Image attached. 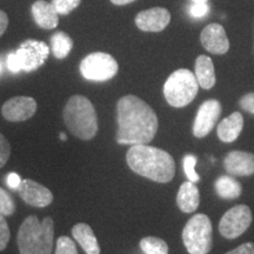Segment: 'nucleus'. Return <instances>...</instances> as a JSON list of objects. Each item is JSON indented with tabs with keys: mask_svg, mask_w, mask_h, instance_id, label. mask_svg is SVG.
<instances>
[{
	"mask_svg": "<svg viewBox=\"0 0 254 254\" xmlns=\"http://www.w3.org/2000/svg\"><path fill=\"white\" fill-rule=\"evenodd\" d=\"M118 131L116 140L120 145H145L153 140L158 131V117L140 98L128 94L117 104Z\"/></svg>",
	"mask_w": 254,
	"mask_h": 254,
	"instance_id": "f257e3e1",
	"label": "nucleus"
},
{
	"mask_svg": "<svg viewBox=\"0 0 254 254\" xmlns=\"http://www.w3.org/2000/svg\"><path fill=\"white\" fill-rule=\"evenodd\" d=\"M128 167L155 183H168L176 174V163L166 151L148 145H133L126 154Z\"/></svg>",
	"mask_w": 254,
	"mask_h": 254,
	"instance_id": "f03ea898",
	"label": "nucleus"
},
{
	"mask_svg": "<svg viewBox=\"0 0 254 254\" xmlns=\"http://www.w3.org/2000/svg\"><path fill=\"white\" fill-rule=\"evenodd\" d=\"M18 247L20 254H51L55 241V222L51 217L39 221L30 215L18 232Z\"/></svg>",
	"mask_w": 254,
	"mask_h": 254,
	"instance_id": "7ed1b4c3",
	"label": "nucleus"
},
{
	"mask_svg": "<svg viewBox=\"0 0 254 254\" xmlns=\"http://www.w3.org/2000/svg\"><path fill=\"white\" fill-rule=\"evenodd\" d=\"M64 122L68 131L81 140H91L98 132L93 104L84 95H73L64 109Z\"/></svg>",
	"mask_w": 254,
	"mask_h": 254,
	"instance_id": "20e7f679",
	"label": "nucleus"
},
{
	"mask_svg": "<svg viewBox=\"0 0 254 254\" xmlns=\"http://www.w3.org/2000/svg\"><path fill=\"white\" fill-rule=\"evenodd\" d=\"M199 84L190 69L182 68L173 72L164 85L165 99L173 107H185L198 94Z\"/></svg>",
	"mask_w": 254,
	"mask_h": 254,
	"instance_id": "39448f33",
	"label": "nucleus"
},
{
	"mask_svg": "<svg viewBox=\"0 0 254 254\" xmlns=\"http://www.w3.org/2000/svg\"><path fill=\"white\" fill-rule=\"evenodd\" d=\"M183 241L190 254H208L212 249V224L207 215L195 214L187 221Z\"/></svg>",
	"mask_w": 254,
	"mask_h": 254,
	"instance_id": "423d86ee",
	"label": "nucleus"
},
{
	"mask_svg": "<svg viewBox=\"0 0 254 254\" xmlns=\"http://www.w3.org/2000/svg\"><path fill=\"white\" fill-rule=\"evenodd\" d=\"M118 63L109 53L94 52L80 63V73L91 81H107L118 73Z\"/></svg>",
	"mask_w": 254,
	"mask_h": 254,
	"instance_id": "0eeeda50",
	"label": "nucleus"
},
{
	"mask_svg": "<svg viewBox=\"0 0 254 254\" xmlns=\"http://www.w3.org/2000/svg\"><path fill=\"white\" fill-rule=\"evenodd\" d=\"M252 222V212L249 206L237 205L222 215L219 232L224 238L236 239L245 233Z\"/></svg>",
	"mask_w": 254,
	"mask_h": 254,
	"instance_id": "6e6552de",
	"label": "nucleus"
},
{
	"mask_svg": "<svg viewBox=\"0 0 254 254\" xmlns=\"http://www.w3.org/2000/svg\"><path fill=\"white\" fill-rule=\"evenodd\" d=\"M14 52L21 71L33 72L43 66L49 58L50 47L44 41L27 39Z\"/></svg>",
	"mask_w": 254,
	"mask_h": 254,
	"instance_id": "1a4fd4ad",
	"label": "nucleus"
},
{
	"mask_svg": "<svg viewBox=\"0 0 254 254\" xmlns=\"http://www.w3.org/2000/svg\"><path fill=\"white\" fill-rule=\"evenodd\" d=\"M221 114V105L218 100L211 99L205 101L199 107L194 124H193V134L196 138H204L213 129L217 124L219 116Z\"/></svg>",
	"mask_w": 254,
	"mask_h": 254,
	"instance_id": "9d476101",
	"label": "nucleus"
},
{
	"mask_svg": "<svg viewBox=\"0 0 254 254\" xmlns=\"http://www.w3.org/2000/svg\"><path fill=\"white\" fill-rule=\"evenodd\" d=\"M37 101L31 97H14L2 105L1 113L8 122L19 123L31 119L37 112Z\"/></svg>",
	"mask_w": 254,
	"mask_h": 254,
	"instance_id": "9b49d317",
	"label": "nucleus"
},
{
	"mask_svg": "<svg viewBox=\"0 0 254 254\" xmlns=\"http://www.w3.org/2000/svg\"><path fill=\"white\" fill-rule=\"evenodd\" d=\"M18 192L21 199L33 207H46L53 201L52 192L47 187L31 179L23 180L19 186Z\"/></svg>",
	"mask_w": 254,
	"mask_h": 254,
	"instance_id": "f8f14e48",
	"label": "nucleus"
},
{
	"mask_svg": "<svg viewBox=\"0 0 254 254\" xmlns=\"http://www.w3.org/2000/svg\"><path fill=\"white\" fill-rule=\"evenodd\" d=\"M171 21V13L164 7L145 9L136 14L135 25L144 32H160L167 27Z\"/></svg>",
	"mask_w": 254,
	"mask_h": 254,
	"instance_id": "ddd939ff",
	"label": "nucleus"
},
{
	"mask_svg": "<svg viewBox=\"0 0 254 254\" xmlns=\"http://www.w3.org/2000/svg\"><path fill=\"white\" fill-rule=\"evenodd\" d=\"M202 46L213 55H225L230 50V41L225 28L219 24H209L200 34Z\"/></svg>",
	"mask_w": 254,
	"mask_h": 254,
	"instance_id": "4468645a",
	"label": "nucleus"
},
{
	"mask_svg": "<svg viewBox=\"0 0 254 254\" xmlns=\"http://www.w3.org/2000/svg\"><path fill=\"white\" fill-rule=\"evenodd\" d=\"M224 167L231 176H252L254 174V154L241 151L230 152L224 160Z\"/></svg>",
	"mask_w": 254,
	"mask_h": 254,
	"instance_id": "2eb2a0df",
	"label": "nucleus"
},
{
	"mask_svg": "<svg viewBox=\"0 0 254 254\" xmlns=\"http://www.w3.org/2000/svg\"><path fill=\"white\" fill-rule=\"evenodd\" d=\"M32 15L38 26L45 30H53L59 24V14L55 6L45 0H37L32 5Z\"/></svg>",
	"mask_w": 254,
	"mask_h": 254,
	"instance_id": "dca6fc26",
	"label": "nucleus"
},
{
	"mask_svg": "<svg viewBox=\"0 0 254 254\" xmlns=\"http://www.w3.org/2000/svg\"><path fill=\"white\" fill-rule=\"evenodd\" d=\"M177 204L184 213H192L199 207L200 194L195 183L189 180L180 186L177 195Z\"/></svg>",
	"mask_w": 254,
	"mask_h": 254,
	"instance_id": "f3484780",
	"label": "nucleus"
},
{
	"mask_svg": "<svg viewBox=\"0 0 254 254\" xmlns=\"http://www.w3.org/2000/svg\"><path fill=\"white\" fill-rule=\"evenodd\" d=\"M244 118L239 112L232 113L218 125V136L224 142H233L243 131Z\"/></svg>",
	"mask_w": 254,
	"mask_h": 254,
	"instance_id": "a211bd4d",
	"label": "nucleus"
},
{
	"mask_svg": "<svg viewBox=\"0 0 254 254\" xmlns=\"http://www.w3.org/2000/svg\"><path fill=\"white\" fill-rule=\"evenodd\" d=\"M72 236L86 254H100V246L90 225L84 222L74 225L72 228Z\"/></svg>",
	"mask_w": 254,
	"mask_h": 254,
	"instance_id": "6ab92c4d",
	"label": "nucleus"
},
{
	"mask_svg": "<svg viewBox=\"0 0 254 254\" xmlns=\"http://www.w3.org/2000/svg\"><path fill=\"white\" fill-rule=\"evenodd\" d=\"M195 78L199 86L209 90L215 84V72L212 59L207 56H199L195 60Z\"/></svg>",
	"mask_w": 254,
	"mask_h": 254,
	"instance_id": "aec40b11",
	"label": "nucleus"
},
{
	"mask_svg": "<svg viewBox=\"0 0 254 254\" xmlns=\"http://www.w3.org/2000/svg\"><path fill=\"white\" fill-rule=\"evenodd\" d=\"M214 186L217 194L222 199H237L243 192L240 183L230 176H222L219 178Z\"/></svg>",
	"mask_w": 254,
	"mask_h": 254,
	"instance_id": "412c9836",
	"label": "nucleus"
},
{
	"mask_svg": "<svg viewBox=\"0 0 254 254\" xmlns=\"http://www.w3.org/2000/svg\"><path fill=\"white\" fill-rule=\"evenodd\" d=\"M73 49L71 37L65 32H57L51 37V50L58 59H65Z\"/></svg>",
	"mask_w": 254,
	"mask_h": 254,
	"instance_id": "4be33fe9",
	"label": "nucleus"
},
{
	"mask_svg": "<svg viewBox=\"0 0 254 254\" xmlns=\"http://www.w3.org/2000/svg\"><path fill=\"white\" fill-rule=\"evenodd\" d=\"M140 249L145 254H168L166 241L157 237H146L141 239Z\"/></svg>",
	"mask_w": 254,
	"mask_h": 254,
	"instance_id": "5701e85b",
	"label": "nucleus"
},
{
	"mask_svg": "<svg viewBox=\"0 0 254 254\" xmlns=\"http://www.w3.org/2000/svg\"><path fill=\"white\" fill-rule=\"evenodd\" d=\"M196 161H198V159H196L195 155H193V154H186L185 157H184V160H183L184 171H185L187 179L192 183H198L200 180V177L198 176V173H196L194 170Z\"/></svg>",
	"mask_w": 254,
	"mask_h": 254,
	"instance_id": "b1692460",
	"label": "nucleus"
},
{
	"mask_svg": "<svg viewBox=\"0 0 254 254\" xmlns=\"http://www.w3.org/2000/svg\"><path fill=\"white\" fill-rule=\"evenodd\" d=\"M15 204L12 196L4 189L0 187V214L9 217L14 213Z\"/></svg>",
	"mask_w": 254,
	"mask_h": 254,
	"instance_id": "393cba45",
	"label": "nucleus"
},
{
	"mask_svg": "<svg viewBox=\"0 0 254 254\" xmlns=\"http://www.w3.org/2000/svg\"><path fill=\"white\" fill-rule=\"evenodd\" d=\"M81 0H52V5L55 6L58 14L66 15L71 13L73 9H75L80 5Z\"/></svg>",
	"mask_w": 254,
	"mask_h": 254,
	"instance_id": "a878e982",
	"label": "nucleus"
},
{
	"mask_svg": "<svg viewBox=\"0 0 254 254\" xmlns=\"http://www.w3.org/2000/svg\"><path fill=\"white\" fill-rule=\"evenodd\" d=\"M56 254H78L74 241L68 237H60L57 240Z\"/></svg>",
	"mask_w": 254,
	"mask_h": 254,
	"instance_id": "bb28decb",
	"label": "nucleus"
},
{
	"mask_svg": "<svg viewBox=\"0 0 254 254\" xmlns=\"http://www.w3.org/2000/svg\"><path fill=\"white\" fill-rule=\"evenodd\" d=\"M189 12L193 18H204L208 14L209 6L207 2H192L189 7Z\"/></svg>",
	"mask_w": 254,
	"mask_h": 254,
	"instance_id": "cd10ccee",
	"label": "nucleus"
},
{
	"mask_svg": "<svg viewBox=\"0 0 254 254\" xmlns=\"http://www.w3.org/2000/svg\"><path fill=\"white\" fill-rule=\"evenodd\" d=\"M9 241V230L5 217L0 214V251H4Z\"/></svg>",
	"mask_w": 254,
	"mask_h": 254,
	"instance_id": "c85d7f7f",
	"label": "nucleus"
},
{
	"mask_svg": "<svg viewBox=\"0 0 254 254\" xmlns=\"http://www.w3.org/2000/svg\"><path fill=\"white\" fill-rule=\"evenodd\" d=\"M9 154H11V146L7 139L0 133V168L4 167L8 161Z\"/></svg>",
	"mask_w": 254,
	"mask_h": 254,
	"instance_id": "c756f323",
	"label": "nucleus"
},
{
	"mask_svg": "<svg viewBox=\"0 0 254 254\" xmlns=\"http://www.w3.org/2000/svg\"><path fill=\"white\" fill-rule=\"evenodd\" d=\"M6 65H7V68L9 72L12 73H19L21 71L20 65H19L17 55L15 52H11L7 55V58H6Z\"/></svg>",
	"mask_w": 254,
	"mask_h": 254,
	"instance_id": "7c9ffc66",
	"label": "nucleus"
},
{
	"mask_svg": "<svg viewBox=\"0 0 254 254\" xmlns=\"http://www.w3.org/2000/svg\"><path fill=\"white\" fill-rule=\"evenodd\" d=\"M240 106L247 112L254 114V93L245 94L239 101Z\"/></svg>",
	"mask_w": 254,
	"mask_h": 254,
	"instance_id": "2f4dec72",
	"label": "nucleus"
},
{
	"mask_svg": "<svg viewBox=\"0 0 254 254\" xmlns=\"http://www.w3.org/2000/svg\"><path fill=\"white\" fill-rule=\"evenodd\" d=\"M226 254H254V244L253 243H246L240 245L237 249L230 251Z\"/></svg>",
	"mask_w": 254,
	"mask_h": 254,
	"instance_id": "473e14b6",
	"label": "nucleus"
},
{
	"mask_svg": "<svg viewBox=\"0 0 254 254\" xmlns=\"http://www.w3.org/2000/svg\"><path fill=\"white\" fill-rule=\"evenodd\" d=\"M21 182H23V180H21L20 176H19V174H17V173L12 172L7 176V185H8L9 189L18 190L19 186H20Z\"/></svg>",
	"mask_w": 254,
	"mask_h": 254,
	"instance_id": "72a5a7b5",
	"label": "nucleus"
},
{
	"mask_svg": "<svg viewBox=\"0 0 254 254\" xmlns=\"http://www.w3.org/2000/svg\"><path fill=\"white\" fill-rule=\"evenodd\" d=\"M8 26V17L4 11L0 9V37L5 33L6 28Z\"/></svg>",
	"mask_w": 254,
	"mask_h": 254,
	"instance_id": "f704fd0d",
	"label": "nucleus"
},
{
	"mask_svg": "<svg viewBox=\"0 0 254 254\" xmlns=\"http://www.w3.org/2000/svg\"><path fill=\"white\" fill-rule=\"evenodd\" d=\"M133 1H135V0H111V2H112V4L118 5V6L131 4V2H133Z\"/></svg>",
	"mask_w": 254,
	"mask_h": 254,
	"instance_id": "c9c22d12",
	"label": "nucleus"
},
{
	"mask_svg": "<svg viewBox=\"0 0 254 254\" xmlns=\"http://www.w3.org/2000/svg\"><path fill=\"white\" fill-rule=\"evenodd\" d=\"M59 138H60V140H63V141H66V140H67V135H66L65 133H64V132L60 133Z\"/></svg>",
	"mask_w": 254,
	"mask_h": 254,
	"instance_id": "e433bc0d",
	"label": "nucleus"
},
{
	"mask_svg": "<svg viewBox=\"0 0 254 254\" xmlns=\"http://www.w3.org/2000/svg\"><path fill=\"white\" fill-rule=\"evenodd\" d=\"M192 2H207L208 0H190Z\"/></svg>",
	"mask_w": 254,
	"mask_h": 254,
	"instance_id": "4c0bfd02",
	"label": "nucleus"
},
{
	"mask_svg": "<svg viewBox=\"0 0 254 254\" xmlns=\"http://www.w3.org/2000/svg\"><path fill=\"white\" fill-rule=\"evenodd\" d=\"M2 71V66H1V63H0V73Z\"/></svg>",
	"mask_w": 254,
	"mask_h": 254,
	"instance_id": "58836bf2",
	"label": "nucleus"
}]
</instances>
